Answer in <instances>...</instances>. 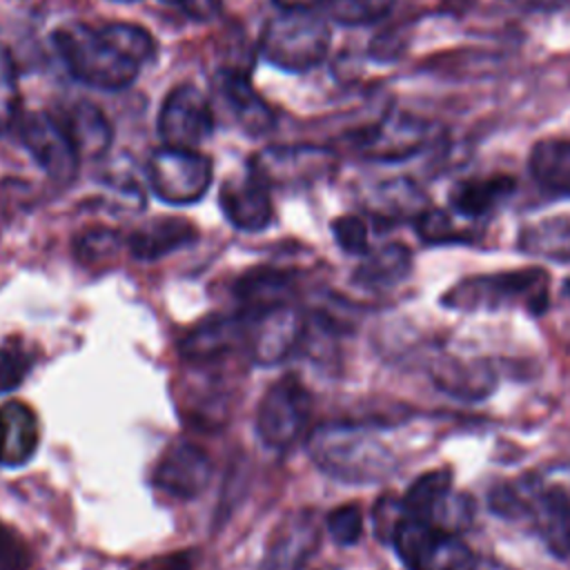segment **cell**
Returning <instances> with one entry per match:
<instances>
[{
	"instance_id": "obj_1",
	"label": "cell",
	"mask_w": 570,
	"mask_h": 570,
	"mask_svg": "<svg viewBox=\"0 0 570 570\" xmlns=\"http://www.w3.org/2000/svg\"><path fill=\"white\" fill-rule=\"evenodd\" d=\"M307 452L318 470L352 485L381 483L399 465L383 436L361 423L338 421L318 425L307 439Z\"/></svg>"
},
{
	"instance_id": "obj_2",
	"label": "cell",
	"mask_w": 570,
	"mask_h": 570,
	"mask_svg": "<svg viewBox=\"0 0 570 570\" xmlns=\"http://www.w3.org/2000/svg\"><path fill=\"white\" fill-rule=\"evenodd\" d=\"M490 508L503 519L528 523L559 559L570 557V494L561 485L523 479L497 485Z\"/></svg>"
},
{
	"instance_id": "obj_3",
	"label": "cell",
	"mask_w": 570,
	"mask_h": 570,
	"mask_svg": "<svg viewBox=\"0 0 570 570\" xmlns=\"http://www.w3.org/2000/svg\"><path fill=\"white\" fill-rule=\"evenodd\" d=\"M51 38L67 71L87 87L120 91L138 78L140 67L122 56L105 38L100 27L71 22L58 27Z\"/></svg>"
},
{
	"instance_id": "obj_4",
	"label": "cell",
	"mask_w": 570,
	"mask_h": 570,
	"mask_svg": "<svg viewBox=\"0 0 570 570\" xmlns=\"http://www.w3.org/2000/svg\"><path fill=\"white\" fill-rule=\"evenodd\" d=\"M330 45V24L314 9H278V13L265 22L258 36L261 58L287 73H305L318 67L325 60Z\"/></svg>"
},
{
	"instance_id": "obj_5",
	"label": "cell",
	"mask_w": 570,
	"mask_h": 570,
	"mask_svg": "<svg viewBox=\"0 0 570 570\" xmlns=\"http://www.w3.org/2000/svg\"><path fill=\"white\" fill-rule=\"evenodd\" d=\"M441 303L461 312H492L503 307L541 312L548 305V274L537 267H525L501 274L470 276L452 285L443 294Z\"/></svg>"
},
{
	"instance_id": "obj_6",
	"label": "cell",
	"mask_w": 570,
	"mask_h": 570,
	"mask_svg": "<svg viewBox=\"0 0 570 570\" xmlns=\"http://www.w3.org/2000/svg\"><path fill=\"white\" fill-rule=\"evenodd\" d=\"M390 541L407 570H499L456 534L410 514H401Z\"/></svg>"
},
{
	"instance_id": "obj_7",
	"label": "cell",
	"mask_w": 570,
	"mask_h": 570,
	"mask_svg": "<svg viewBox=\"0 0 570 570\" xmlns=\"http://www.w3.org/2000/svg\"><path fill=\"white\" fill-rule=\"evenodd\" d=\"M145 174L151 194L163 203L194 205L212 187L214 163L200 149L163 145L151 151Z\"/></svg>"
},
{
	"instance_id": "obj_8",
	"label": "cell",
	"mask_w": 570,
	"mask_h": 570,
	"mask_svg": "<svg viewBox=\"0 0 570 570\" xmlns=\"http://www.w3.org/2000/svg\"><path fill=\"white\" fill-rule=\"evenodd\" d=\"M309 394L294 376H281L256 410V432L276 452H285L303 434L309 419Z\"/></svg>"
},
{
	"instance_id": "obj_9",
	"label": "cell",
	"mask_w": 570,
	"mask_h": 570,
	"mask_svg": "<svg viewBox=\"0 0 570 570\" xmlns=\"http://www.w3.org/2000/svg\"><path fill=\"white\" fill-rule=\"evenodd\" d=\"M214 111L203 91L194 85H176L163 100L156 129L167 147L198 149L214 134Z\"/></svg>"
},
{
	"instance_id": "obj_10",
	"label": "cell",
	"mask_w": 570,
	"mask_h": 570,
	"mask_svg": "<svg viewBox=\"0 0 570 570\" xmlns=\"http://www.w3.org/2000/svg\"><path fill=\"white\" fill-rule=\"evenodd\" d=\"M432 127L410 114L387 111L354 136L356 151L374 163H401L428 147Z\"/></svg>"
},
{
	"instance_id": "obj_11",
	"label": "cell",
	"mask_w": 570,
	"mask_h": 570,
	"mask_svg": "<svg viewBox=\"0 0 570 570\" xmlns=\"http://www.w3.org/2000/svg\"><path fill=\"white\" fill-rule=\"evenodd\" d=\"M18 129L24 149L53 183L69 185L78 176L82 158L58 118L31 111L22 116Z\"/></svg>"
},
{
	"instance_id": "obj_12",
	"label": "cell",
	"mask_w": 570,
	"mask_h": 570,
	"mask_svg": "<svg viewBox=\"0 0 570 570\" xmlns=\"http://www.w3.org/2000/svg\"><path fill=\"white\" fill-rule=\"evenodd\" d=\"M269 187L272 185L252 160L240 176L227 178L218 194V205L227 223L249 234L269 227L274 218Z\"/></svg>"
},
{
	"instance_id": "obj_13",
	"label": "cell",
	"mask_w": 570,
	"mask_h": 570,
	"mask_svg": "<svg viewBox=\"0 0 570 570\" xmlns=\"http://www.w3.org/2000/svg\"><path fill=\"white\" fill-rule=\"evenodd\" d=\"M212 461L203 448L180 439L171 443L154 468V485L176 499L198 497L212 481Z\"/></svg>"
},
{
	"instance_id": "obj_14",
	"label": "cell",
	"mask_w": 570,
	"mask_h": 570,
	"mask_svg": "<svg viewBox=\"0 0 570 570\" xmlns=\"http://www.w3.org/2000/svg\"><path fill=\"white\" fill-rule=\"evenodd\" d=\"M247 316V314H245ZM249 318V352L258 365H274L283 361L301 341L303 336V321L289 307H274Z\"/></svg>"
},
{
	"instance_id": "obj_15",
	"label": "cell",
	"mask_w": 570,
	"mask_h": 570,
	"mask_svg": "<svg viewBox=\"0 0 570 570\" xmlns=\"http://www.w3.org/2000/svg\"><path fill=\"white\" fill-rule=\"evenodd\" d=\"M249 338V318L238 314H218L203 321L180 341V356L189 363H212L245 345Z\"/></svg>"
},
{
	"instance_id": "obj_16",
	"label": "cell",
	"mask_w": 570,
	"mask_h": 570,
	"mask_svg": "<svg viewBox=\"0 0 570 570\" xmlns=\"http://www.w3.org/2000/svg\"><path fill=\"white\" fill-rule=\"evenodd\" d=\"M220 96L225 98L232 116L247 136H267L276 127V116L269 102L254 89L243 69H225L218 78Z\"/></svg>"
},
{
	"instance_id": "obj_17",
	"label": "cell",
	"mask_w": 570,
	"mask_h": 570,
	"mask_svg": "<svg viewBox=\"0 0 570 570\" xmlns=\"http://www.w3.org/2000/svg\"><path fill=\"white\" fill-rule=\"evenodd\" d=\"M330 149L316 145H281L256 154L252 163L261 169L269 185L309 180L330 165Z\"/></svg>"
},
{
	"instance_id": "obj_18",
	"label": "cell",
	"mask_w": 570,
	"mask_h": 570,
	"mask_svg": "<svg viewBox=\"0 0 570 570\" xmlns=\"http://www.w3.org/2000/svg\"><path fill=\"white\" fill-rule=\"evenodd\" d=\"M40 443L36 412L22 401L0 405V465L20 468L33 459Z\"/></svg>"
},
{
	"instance_id": "obj_19",
	"label": "cell",
	"mask_w": 570,
	"mask_h": 570,
	"mask_svg": "<svg viewBox=\"0 0 570 570\" xmlns=\"http://www.w3.org/2000/svg\"><path fill=\"white\" fill-rule=\"evenodd\" d=\"M517 183L508 174L472 176L450 189V207L463 220H479L512 196Z\"/></svg>"
},
{
	"instance_id": "obj_20",
	"label": "cell",
	"mask_w": 570,
	"mask_h": 570,
	"mask_svg": "<svg viewBox=\"0 0 570 570\" xmlns=\"http://www.w3.org/2000/svg\"><path fill=\"white\" fill-rule=\"evenodd\" d=\"M198 229L185 218H154L127 238V249L138 261H158L167 254H174L191 243H196Z\"/></svg>"
},
{
	"instance_id": "obj_21",
	"label": "cell",
	"mask_w": 570,
	"mask_h": 570,
	"mask_svg": "<svg viewBox=\"0 0 570 570\" xmlns=\"http://www.w3.org/2000/svg\"><path fill=\"white\" fill-rule=\"evenodd\" d=\"M292 292V276L276 267L249 269L234 283V296L240 305V312L247 316L289 305Z\"/></svg>"
},
{
	"instance_id": "obj_22",
	"label": "cell",
	"mask_w": 570,
	"mask_h": 570,
	"mask_svg": "<svg viewBox=\"0 0 570 570\" xmlns=\"http://www.w3.org/2000/svg\"><path fill=\"white\" fill-rule=\"evenodd\" d=\"M71 142L76 145L80 158H100L114 140V129L109 118L91 100H78L60 120Z\"/></svg>"
},
{
	"instance_id": "obj_23",
	"label": "cell",
	"mask_w": 570,
	"mask_h": 570,
	"mask_svg": "<svg viewBox=\"0 0 570 570\" xmlns=\"http://www.w3.org/2000/svg\"><path fill=\"white\" fill-rule=\"evenodd\" d=\"M314 521L307 512L289 517L267 546L258 570H301L314 548Z\"/></svg>"
},
{
	"instance_id": "obj_24",
	"label": "cell",
	"mask_w": 570,
	"mask_h": 570,
	"mask_svg": "<svg viewBox=\"0 0 570 570\" xmlns=\"http://www.w3.org/2000/svg\"><path fill=\"white\" fill-rule=\"evenodd\" d=\"M528 169L537 185L552 194L570 198V140L546 138L530 149Z\"/></svg>"
},
{
	"instance_id": "obj_25",
	"label": "cell",
	"mask_w": 570,
	"mask_h": 570,
	"mask_svg": "<svg viewBox=\"0 0 570 570\" xmlns=\"http://www.w3.org/2000/svg\"><path fill=\"white\" fill-rule=\"evenodd\" d=\"M410 267V249L401 243H390L363 256L361 265L354 269V281L367 289H385L399 285L407 276Z\"/></svg>"
},
{
	"instance_id": "obj_26",
	"label": "cell",
	"mask_w": 570,
	"mask_h": 570,
	"mask_svg": "<svg viewBox=\"0 0 570 570\" xmlns=\"http://www.w3.org/2000/svg\"><path fill=\"white\" fill-rule=\"evenodd\" d=\"M519 249L550 261H570V216H550L530 223L519 234Z\"/></svg>"
},
{
	"instance_id": "obj_27",
	"label": "cell",
	"mask_w": 570,
	"mask_h": 570,
	"mask_svg": "<svg viewBox=\"0 0 570 570\" xmlns=\"http://www.w3.org/2000/svg\"><path fill=\"white\" fill-rule=\"evenodd\" d=\"M450 494H452V474L448 470L425 472L407 488L401 501L403 514L432 521Z\"/></svg>"
},
{
	"instance_id": "obj_28",
	"label": "cell",
	"mask_w": 570,
	"mask_h": 570,
	"mask_svg": "<svg viewBox=\"0 0 570 570\" xmlns=\"http://www.w3.org/2000/svg\"><path fill=\"white\" fill-rule=\"evenodd\" d=\"M421 189L407 178H392L372 191V209L376 216L383 218H403V216H419L423 207Z\"/></svg>"
},
{
	"instance_id": "obj_29",
	"label": "cell",
	"mask_w": 570,
	"mask_h": 570,
	"mask_svg": "<svg viewBox=\"0 0 570 570\" xmlns=\"http://www.w3.org/2000/svg\"><path fill=\"white\" fill-rule=\"evenodd\" d=\"M100 31L105 38L129 60H134L138 67L147 65L156 56V40L154 36L134 22H105L100 24Z\"/></svg>"
},
{
	"instance_id": "obj_30",
	"label": "cell",
	"mask_w": 570,
	"mask_h": 570,
	"mask_svg": "<svg viewBox=\"0 0 570 570\" xmlns=\"http://www.w3.org/2000/svg\"><path fill=\"white\" fill-rule=\"evenodd\" d=\"M394 0H323V11L338 24L365 27L383 20Z\"/></svg>"
},
{
	"instance_id": "obj_31",
	"label": "cell",
	"mask_w": 570,
	"mask_h": 570,
	"mask_svg": "<svg viewBox=\"0 0 570 570\" xmlns=\"http://www.w3.org/2000/svg\"><path fill=\"white\" fill-rule=\"evenodd\" d=\"M434 381L439 387L456 396H483L490 392L492 385V379L483 367L476 370L474 365L461 363L441 365L439 374H434Z\"/></svg>"
},
{
	"instance_id": "obj_32",
	"label": "cell",
	"mask_w": 570,
	"mask_h": 570,
	"mask_svg": "<svg viewBox=\"0 0 570 570\" xmlns=\"http://www.w3.org/2000/svg\"><path fill=\"white\" fill-rule=\"evenodd\" d=\"M416 234L425 243H459L468 238L448 209H423L416 216Z\"/></svg>"
},
{
	"instance_id": "obj_33",
	"label": "cell",
	"mask_w": 570,
	"mask_h": 570,
	"mask_svg": "<svg viewBox=\"0 0 570 570\" xmlns=\"http://www.w3.org/2000/svg\"><path fill=\"white\" fill-rule=\"evenodd\" d=\"M332 236L336 245L352 256H365L370 252L367 223L356 214H345L332 220Z\"/></svg>"
},
{
	"instance_id": "obj_34",
	"label": "cell",
	"mask_w": 570,
	"mask_h": 570,
	"mask_svg": "<svg viewBox=\"0 0 570 570\" xmlns=\"http://www.w3.org/2000/svg\"><path fill=\"white\" fill-rule=\"evenodd\" d=\"M120 247V236L114 229L96 227L87 229L76 238V254L85 263H98L114 256Z\"/></svg>"
},
{
	"instance_id": "obj_35",
	"label": "cell",
	"mask_w": 570,
	"mask_h": 570,
	"mask_svg": "<svg viewBox=\"0 0 570 570\" xmlns=\"http://www.w3.org/2000/svg\"><path fill=\"white\" fill-rule=\"evenodd\" d=\"M327 532L338 546H354L363 537V514L358 505H341L327 514Z\"/></svg>"
},
{
	"instance_id": "obj_36",
	"label": "cell",
	"mask_w": 570,
	"mask_h": 570,
	"mask_svg": "<svg viewBox=\"0 0 570 570\" xmlns=\"http://www.w3.org/2000/svg\"><path fill=\"white\" fill-rule=\"evenodd\" d=\"M0 570H36L27 541L0 521Z\"/></svg>"
},
{
	"instance_id": "obj_37",
	"label": "cell",
	"mask_w": 570,
	"mask_h": 570,
	"mask_svg": "<svg viewBox=\"0 0 570 570\" xmlns=\"http://www.w3.org/2000/svg\"><path fill=\"white\" fill-rule=\"evenodd\" d=\"M29 374V358L18 347H0V394L16 390Z\"/></svg>"
},
{
	"instance_id": "obj_38",
	"label": "cell",
	"mask_w": 570,
	"mask_h": 570,
	"mask_svg": "<svg viewBox=\"0 0 570 570\" xmlns=\"http://www.w3.org/2000/svg\"><path fill=\"white\" fill-rule=\"evenodd\" d=\"M18 111V91L11 60L0 51V127L9 125Z\"/></svg>"
},
{
	"instance_id": "obj_39",
	"label": "cell",
	"mask_w": 570,
	"mask_h": 570,
	"mask_svg": "<svg viewBox=\"0 0 570 570\" xmlns=\"http://www.w3.org/2000/svg\"><path fill=\"white\" fill-rule=\"evenodd\" d=\"M194 20H214L220 13V0H178L176 2Z\"/></svg>"
},
{
	"instance_id": "obj_40",
	"label": "cell",
	"mask_w": 570,
	"mask_h": 570,
	"mask_svg": "<svg viewBox=\"0 0 570 570\" xmlns=\"http://www.w3.org/2000/svg\"><path fill=\"white\" fill-rule=\"evenodd\" d=\"M140 570H191V561H189L187 552H180V554L154 559L147 566H142Z\"/></svg>"
},
{
	"instance_id": "obj_41",
	"label": "cell",
	"mask_w": 570,
	"mask_h": 570,
	"mask_svg": "<svg viewBox=\"0 0 570 570\" xmlns=\"http://www.w3.org/2000/svg\"><path fill=\"white\" fill-rule=\"evenodd\" d=\"M281 11H301L323 4V0H272Z\"/></svg>"
},
{
	"instance_id": "obj_42",
	"label": "cell",
	"mask_w": 570,
	"mask_h": 570,
	"mask_svg": "<svg viewBox=\"0 0 570 570\" xmlns=\"http://www.w3.org/2000/svg\"><path fill=\"white\" fill-rule=\"evenodd\" d=\"M165 2H174V4H176V2H178V0H165Z\"/></svg>"
},
{
	"instance_id": "obj_43",
	"label": "cell",
	"mask_w": 570,
	"mask_h": 570,
	"mask_svg": "<svg viewBox=\"0 0 570 570\" xmlns=\"http://www.w3.org/2000/svg\"><path fill=\"white\" fill-rule=\"evenodd\" d=\"M118 2H131V0H118Z\"/></svg>"
}]
</instances>
